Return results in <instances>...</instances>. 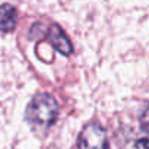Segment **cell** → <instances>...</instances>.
I'll return each mask as SVG.
<instances>
[{
	"mask_svg": "<svg viewBox=\"0 0 149 149\" xmlns=\"http://www.w3.org/2000/svg\"><path fill=\"white\" fill-rule=\"evenodd\" d=\"M45 37H47V41L51 44L53 48H56L60 54L69 57L73 51L72 48V42L69 41V38L66 37L64 31L57 25V24H51L48 28H47V32H45Z\"/></svg>",
	"mask_w": 149,
	"mask_h": 149,
	"instance_id": "3",
	"label": "cell"
},
{
	"mask_svg": "<svg viewBox=\"0 0 149 149\" xmlns=\"http://www.w3.org/2000/svg\"><path fill=\"white\" fill-rule=\"evenodd\" d=\"M139 123H140L142 130L149 133V104L143 108V111H142V114L139 117Z\"/></svg>",
	"mask_w": 149,
	"mask_h": 149,
	"instance_id": "5",
	"label": "cell"
},
{
	"mask_svg": "<svg viewBox=\"0 0 149 149\" xmlns=\"http://www.w3.org/2000/svg\"><path fill=\"white\" fill-rule=\"evenodd\" d=\"M18 24V10L9 5H0V31L2 32H12Z\"/></svg>",
	"mask_w": 149,
	"mask_h": 149,
	"instance_id": "4",
	"label": "cell"
},
{
	"mask_svg": "<svg viewBox=\"0 0 149 149\" xmlns=\"http://www.w3.org/2000/svg\"><path fill=\"white\" fill-rule=\"evenodd\" d=\"M79 149H108V137L98 123H88L78 137Z\"/></svg>",
	"mask_w": 149,
	"mask_h": 149,
	"instance_id": "2",
	"label": "cell"
},
{
	"mask_svg": "<svg viewBox=\"0 0 149 149\" xmlns=\"http://www.w3.org/2000/svg\"><path fill=\"white\" fill-rule=\"evenodd\" d=\"M26 121L37 132H47L58 117V105L53 95L40 92L34 95L26 107Z\"/></svg>",
	"mask_w": 149,
	"mask_h": 149,
	"instance_id": "1",
	"label": "cell"
},
{
	"mask_svg": "<svg viewBox=\"0 0 149 149\" xmlns=\"http://www.w3.org/2000/svg\"><path fill=\"white\" fill-rule=\"evenodd\" d=\"M136 149H149V137H140L134 142Z\"/></svg>",
	"mask_w": 149,
	"mask_h": 149,
	"instance_id": "6",
	"label": "cell"
}]
</instances>
